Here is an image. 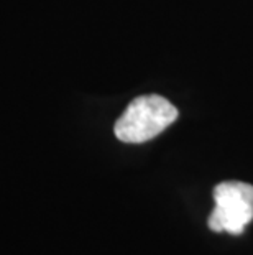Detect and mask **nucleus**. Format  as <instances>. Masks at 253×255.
I'll return each mask as SVG.
<instances>
[{
    "instance_id": "nucleus-2",
    "label": "nucleus",
    "mask_w": 253,
    "mask_h": 255,
    "mask_svg": "<svg viewBox=\"0 0 253 255\" xmlns=\"http://www.w3.org/2000/svg\"><path fill=\"white\" fill-rule=\"evenodd\" d=\"M214 211L209 229L240 236L253 221V186L244 181H222L214 188Z\"/></svg>"
},
{
    "instance_id": "nucleus-1",
    "label": "nucleus",
    "mask_w": 253,
    "mask_h": 255,
    "mask_svg": "<svg viewBox=\"0 0 253 255\" xmlns=\"http://www.w3.org/2000/svg\"><path fill=\"white\" fill-rule=\"evenodd\" d=\"M177 109L158 94L133 99L115 122V137L123 143H143L176 122Z\"/></svg>"
}]
</instances>
